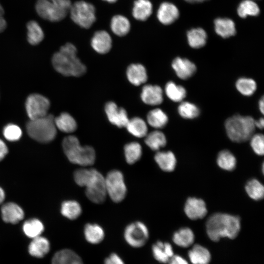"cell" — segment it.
I'll return each instance as SVG.
<instances>
[{
  "label": "cell",
  "instance_id": "6da1fadb",
  "mask_svg": "<svg viewBox=\"0 0 264 264\" xmlns=\"http://www.w3.org/2000/svg\"><path fill=\"white\" fill-rule=\"evenodd\" d=\"M206 230L212 241L218 242L222 238L234 239L241 230L240 218L226 213H214L207 220Z\"/></svg>",
  "mask_w": 264,
  "mask_h": 264
},
{
  "label": "cell",
  "instance_id": "7a4b0ae2",
  "mask_svg": "<svg viewBox=\"0 0 264 264\" xmlns=\"http://www.w3.org/2000/svg\"><path fill=\"white\" fill-rule=\"evenodd\" d=\"M77 49L74 45L67 43L62 46L52 58L54 69L66 76L79 77L87 70L86 66L77 56Z\"/></svg>",
  "mask_w": 264,
  "mask_h": 264
},
{
  "label": "cell",
  "instance_id": "3957f363",
  "mask_svg": "<svg viewBox=\"0 0 264 264\" xmlns=\"http://www.w3.org/2000/svg\"><path fill=\"white\" fill-rule=\"evenodd\" d=\"M64 153L71 163L82 166L92 165L96 159L94 149L90 146H82L74 135L65 137L62 142Z\"/></svg>",
  "mask_w": 264,
  "mask_h": 264
},
{
  "label": "cell",
  "instance_id": "277c9868",
  "mask_svg": "<svg viewBox=\"0 0 264 264\" xmlns=\"http://www.w3.org/2000/svg\"><path fill=\"white\" fill-rule=\"evenodd\" d=\"M225 127L227 136L231 141L243 142L250 139L254 134L255 120L251 116L236 114L226 119Z\"/></svg>",
  "mask_w": 264,
  "mask_h": 264
},
{
  "label": "cell",
  "instance_id": "5b68a950",
  "mask_svg": "<svg viewBox=\"0 0 264 264\" xmlns=\"http://www.w3.org/2000/svg\"><path fill=\"white\" fill-rule=\"evenodd\" d=\"M28 134L34 140L41 143H48L53 141L57 135V128L54 117L46 115L35 119H30L26 123Z\"/></svg>",
  "mask_w": 264,
  "mask_h": 264
},
{
  "label": "cell",
  "instance_id": "8992f818",
  "mask_svg": "<svg viewBox=\"0 0 264 264\" xmlns=\"http://www.w3.org/2000/svg\"><path fill=\"white\" fill-rule=\"evenodd\" d=\"M71 5L70 0H37L35 9L42 19L58 22L66 17Z\"/></svg>",
  "mask_w": 264,
  "mask_h": 264
},
{
  "label": "cell",
  "instance_id": "52a82bcc",
  "mask_svg": "<svg viewBox=\"0 0 264 264\" xmlns=\"http://www.w3.org/2000/svg\"><path fill=\"white\" fill-rule=\"evenodd\" d=\"M69 12L73 22L82 28H90L96 20L95 7L84 0L72 4Z\"/></svg>",
  "mask_w": 264,
  "mask_h": 264
},
{
  "label": "cell",
  "instance_id": "ba28073f",
  "mask_svg": "<svg viewBox=\"0 0 264 264\" xmlns=\"http://www.w3.org/2000/svg\"><path fill=\"white\" fill-rule=\"evenodd\" d=\"M105 182L107 195L113 201L119 202L125 198L127 189L121 171L111 170L105 177Z\"/></svg>",
  "mask_w": 264,
  "mask_h": 264
},
{
  "label": "cell",
  "instance_id": "9c48e42d",
  "mask_svg": "<svg viewBox=\"0 0 264 264\" xmlns=\"http://www.w3.org/2000/svg\"><path fill=\"white\" fill-rule=\"evenodd\" d=\"M85 187L86 195L91 202L100 204L105 200L107 194L105 177L97 170L92 169L91 177Z\"/></svg>",
  "mask_w": 264,
  "mask_h": 264
},
{
  "label": "cell",
  "instance_id": "30bf717a",
  "mask_svg": "<svg viewBox=\"0 0 264 264\" xmlns=\"http://www.w3.org/2000/svg\"><path fill=\"white\" fill-rule=\"evenodd\" d=\"M149 232L142 222L136 221L129 224L125 228L124 238L126 242L134 248L143 246L148 241Z\"/></svg>",
  "mask_w": 264,
  "mask_h": 264
},
{
  "label": "cell",
  "instance_id": "8fae6325",
  "mask_svg": "<svg viewBox=\"0 0 264 264\" xmlns=\"http://www.w3.org/2000/svg\"><path fill=\"white\" fill-rule=\"evenodd\" d=\"M50 106L49 100L45 96L38 93L29 95L25 102L26 111L30 119L46 115Z\"/></svg>",
  "mask_w": 264,
  "mask_h": 264
},
{
  "label": "cell",
  "instance_id": "7c38bea8",
  "mask_svg": "<svg viewBox=\"0 0 264 264\" xmlns=\"http://www.w3.org/2000/svg\"><path fill=\"white\" fill-rule=\"evenodd\" d=\"M105 110L111 124L119 128L126 127L129 119L124 108H118L114 102L110 101L106 104Z\"/></svg>",
  "mask_w": 264,
  "mask_h": 264
},
{
  "label": "cell",
  "instance_id": "4fadbf2b",
  "mask_svg": "<svg viewBox=\"0 0 264 264\" xmlns=\"http://www.w3.org/2000/svg\"><path fill=\"white\" fill-rule=\"evenodd\" d=\"M184 211L187 217L192 220L203 218L207 213L205 202L201 198H189L184 205Z\"/></svg>",
  "mask_w": 264,
  "mask_h": 264
},
{
  "label": "cell",
  "instance_id": "5bb4252c",
  "mask_svg": "<svg viewBox=\"0 0 264 264\" xmlns=\"http://www.w3.org/2000/svg\"><path fill=\"white\" fill-rule=\"evenodd\" d=\"M0 211L2 220L7 223H17L24 217V213L22 208L13 202H7L3 204Z\"/></svg>",
  "mask_w": 264,
  "mask_h": 264
},
{
  "label": "cell",
  "instance_id": "9a60e30c",
  "mask_svg": "<svg viewBox=\"0 0 264 264\" xmlns=\"http://www.w3.org/2000/svg\"><path fill=\"white\" fill-rule=\"evenodd\" d=\"M172 66L176 75L181 79L186 80L193 76L196 71V65L186 58L177 57L174 59Z\"/></svg>",
  "mask_w": 264,
  "mask_h": 264
},
{
  "label": "cell",
  "instance_id": "2e32d148",
  "mask_svg": "<svg viewBox=\"0 0 264 264\" xmlns=\"http://www.w3.org/2000/svg\"><path fill=\"white\" fill-rule=\"evenodd\" d=\"M179 12L177 7L171 2L162 3L157 11L158 21L164 25H169L174 22L179 17Z\"/></svg>",
  "mask_w": 264,
  "mask_h": 264
},
{
  "label": "cell",
  "instance_id": "e0dca14e",
  "mask_svg": "<svg viewBox=\"0 0 264 264\" xmlns=\"http://www.w3.org/2000/svg\"><path fill=\"white\" fill-rule=\"evenodd\" d=\"M141 98L146 104L158 105L163 102V91L159 86L147 85L142 88Z\"/></svg>",
  "mask_w": 264,
  "mask_h": 264
},
{
  "label": "cell",
  "instance_id": "ac0fdd59",
  "mask_svg": "<svg viewBox=\"0 0 264 264\" xmlns=\"http://www.w3.org/2000/svg\"><path fill=\"white\" fill-rule=\"evenodd\" d=\"M93 49L100 54H106L112 46V39L110 35L105 30L96 31L91 40Z\"/></svg>",
  "mask_w": 264,
  "mask_h": 264
},
{
  "label": "cell",
  "instance_id": "d6986e66",
  "mask_svg": "<svg viewBox=\"0 0 264 264\" xmlns=\"http://www.w3.org/2000/svg\"><path fill=\"white\" fill-rule=\"evenodd\" d=\"M154 258L158 262L166 264L174 256L172 245L167 242L158 241L152 247Z\"/></svg>",
  "mask_w": 264,
  "mask_h": 264
},
{
  "label": "cell",
  "instance_id": "ffe728a7",
  "mask_svg": "<svg viewBox=\"0 0 264 264\" xmlns=\"http://www.w3.org/2000/svg\"><path fill=\"white\" fill-rule=\"evenodd\" d=\"M214 23L216 33L223 38H229L236 33L235 24L231 19L218 18L215 20Z\"/></svg>",
  "mask_w": 264,
  "mask_h": 264
},
{
  "label": "cell",
  "instance_id": "44dd1931",
  "mask_svg": "<svg viewBox=\"0 0 264 264\" xmlns=\"http://www.w3.org/2000/svg\"><path fill=\"white\" fill-rule=\"evenodd\" d=\"M51 264H84L82 258L74 251L64 249L53 256Z\"/></svg>",
  "mask_w": 264,
  "mask_h": 264
},
{
  "label": "cell",
  "instance_id": "7402d4cb",
  "mask_svg": "<svg viewBox=\"0 0 264 264\" xmlns=\"http://www.w3.org/2000/svg\"><path fill=\"white\" fill-rule=\"evenodd\" d=\"M155 161L163 171H173L176 165V159L171 151H158L154 155Z\"/></svg>",
  "mask_w": 264,
  "mask_h": 264
},
{
  "label": "cell",
  "instance_id": "603a6c76",
  "mask_svg": "<svg viewBox=\"0 0 264 264\" xmlns=\"http://www.w3.org/2000/svg\"><path fill=\"white\" fill-rule=\"evenodd\" d=\"M126 74L129 82L134 86H139L147 80L146 69L141 64L130 65L127 68Z\"/></svg>",
  "mask_w": 264,
  "mask_h": 264
},
{
  "label": "cell",
  "instance_id": "cb8c5ba5",
  "mask_svg": "<svg viewBox=\"0 0 264 264\" xmlns=\"http://www.w3.org/2000/svg\"><path fill=\"white\" fill-rule=\"evenodd\" d=\"M50 243L45 237L39 236L33 239L28 246L29 254L33 257L41 258L49 251Z\"/></svg>",
  "mask_w": 264,
  "mask_h": 264
},
{
  "label": "cell",
  "instance_id": "d4e9b609",
  "mask_svg": "<svg viewBox=\"0 0 264 264\" xmlns=\"http://www.w3.org/2000/svg\"><path fill=\"white\" fill-rule=\"evenodd\" d=\"M188 255L192 264H209L211 259L208 249L198 244L189 251Z\"/></svg>",
  "mask_w": 264,
  "mask_h": 264
},
{
  "label": "cell",
  "instance_id": "484cf974",
  "mask_svg": "<svg viewBox=\"0 0 264 264\" xmlns=\"http://www.w3.org/2000/svg\"><path fill=\"white\" fill-rule=\"evenodd\" d=\"M84 234L86 241L92 244L100 243L105 237L103 228L97 223L86 224L84 229Z\"/></svg>",
  "mask_w": 264,
  "mask_h": 264
},
{
  "label": "cell",
  "instance_id": "4316f807",
  "mask_svg": "<svg viewBox=\"0 0 264 264\" xmlns=\"http://www.w3.org/2000/svg\"><path fill=\"white\" fill-rule=\"evenodd\" d=\"M153 12V6L149 0H136L132 11L133 17L138 21L147 20Z\"/></svg>",
  "mask_w": 264,
  "mask_h": 264
},
{
  "label": "cell",
  "instance_id": "83f0119b",
  "mask_svg": "<svg viewBox=\"0 0 264 264\" xmlns=\"http://www.w3.org/2000/svg\"><path fill=\"white\" fill-rule=\"evenodd\" d=\"M54 122L56 128L60 131L71 133L74 132L77 127L74 118L67 112H62L59 116L54 117Z\"/></svg>",
  "mask_w": 264,
  "mask_h": 264
},
{
  "label": "cell",
  "instance_id": "f1b7e54d",
  "mask_svg": "<svg viewBox=\"0 0 264 264\" xmlns=\"http://www.w3.org/2000/svg\"><path fill=\"white\" fill-rule=\"evenodd\" d=\"M172 239L173 242L177 246L186 248L193 243L195 235L190 228L183 227L174 233Z\"/></svg>",
  "mask_w": 264,
  "mask_h": 264
},
{
  "label": "cell",
  "instance_id": "f546056e",
  "mask_svg": "<svg viewBox=\"0 0 264 264\" xmlns=\"http://www.w3.org/2000/svg\"><path fill=\"white\" fill-rule=\"evenodd\" d=\"M207 38L206 31L201 28H192L187 33L188 44L194 48H199L204 46Z\"/></svg>",
  "mask_w": 264,
  "mask_h": 264
},
{
  "label": "cell",
  "instance_id": "4dcf8cb0",
  "mask_svg": "<svg viewBox=\"0 0 264 264\" xmlns=\"http://www.w3.org/2000/svg\"><path fill=\"white\" fill-rule=\"evenodd\" d=\"M26 28L27 39L30 44L37 45L44 40V34L38 22L34 20L29 21L26 24Z\"/></svg>",
  "mask_w": 264,
  "mask_h": 264
},
{
  "label": "cell",
  "instance_id": "1f68e13d",
  "mask_svg": "<svg viewBox=\"0 0 264 264\" xmlns=\"http://www.w3.org/2000/svg\"><path fill=\"white\" fill-rule=\"evenodd\" d=\"M82 212L80 204L74 200H65L61 206V213L66 218L74 220L79 217Z\"/></svg>",
  "mask_w": 264,
  "mask_h": 264
},
{
  "label": "cell",
  "instance_id": "d6a6232c",
  "mask_svg": "<svg viewBox=\"0 0 264 264\" xmlns=\"http://www.w3.org/2000/svg\"><path fill=\"white\" fill-rule=\"evenodd\" d=\"M110 28L114 34L118 36H124L130 31L131 24L129 20L122 15H115L112 17Z\"/></svg>",
  "mask_w": 264,
  "mask_h": 264
},
{
  "label": "cell",
  "instance_id": "836d02e7",
  "mask_svg": "<svg viewBox=\"0 0 264 264\" xmlns=\"http://www.w3.org/2000/svg\"><path fill=\"white\" fill-rule=\"evenodd\" d=\"M126 127L131 134L136 137H143L147 134L148 127L146 122L138 117L129 119Z\"/></svg>",
  "mask_w": 264,
  "mask_h": 264
},
{
  "label": "cell",
  "instance_id": "e575fe53",
  "mask_svg": "<svg viewBox=\"0 0 264 264\" xmlns=\"http://www.w3.org/2000/svg\"><path fill=\"white\" fill-rule=\"evenodd\" d=\"M124 152L127 163L132 165L138 161L141 157L142 148L139 143L131 142L125 145Z\"/></svg>",
  "mask_w": 264,
  "mask_h": 264
},
{
  "label": "cell",
  "instance_id": "d590c367",
  "mask_svg": "<svg viewBox=\"0 0 264 264\" xmlns=\"http://www.w3.org/2000/svg\"><path fill=\"white\" fill-rule=\"evenodd\" d=\"M145 142L152 150L158 151L167 143L165 134L161 131H154L145 136Z\"/></svg>",
  "mask_w": 264,
  "mask_h": 264
},
{
  "label": "cell",
  "instance_id": "8d00e7d4",
  "mask_svg": "<svg viewBox=\"0 0 264 264\" xmlns=\"http://www.w3.org/2000/svg\"><path fill=\"white\" fill-rule=\"evenodd\" d=\"M22 230L26 236L33 239L41 236L44 230V226L40 220L36 218H32L26 220L23 223Z\"/></svg>",
  "mask_w": 264,
  "mask_h": 264
},
{
  "label": "cell",
  "instance_id": "74e56055",
  "mask_svg": "<svg viewBox=\"0 0 264 264\" xmlns=\"http://www.w3.org/2000/svg\"><path fill=\"white\" fill-rule=\"evenodd\" d=\"M147 120L151 126L156 129H160L166 126L168 121V118L162 110L157 108L148 112Z\"/></svg>",
  "mask_w": 264,
  "mask_h": 264
},
{
  "label": "cell",
  "instance_id": "f35d334b",
  "mask_svg": "<svg viewBox=\"0 0 264 264\" xmlns=\"http://www.w3.org/2000/svg\"><path fill=\"white\" fill-rule=\"evenodd\" d=\"M217 162L221 169L231 171L236 168L237 160L231 152L228 150H224L218 154Z\"/></svg>",
  "mask_w": 264,
  "mask_h": 264
},
{
  "label": "cell",
  "instance_id": "ab89813d",
  "mask_svg": "<svg viewBox=\"0 0 264 264\" xmlns=\"http://www.w3.org/2000/svg\"><path fill=\"white\" fill-rule=\"evenodd\" d=\"M165 91L167 97L175 102L182 101L186 96L185 88L172 81L166 84Z\"/></svg>",
  "mask_w": 264,
  "mask_h": 264
},
{
  "label": "cell",
  "instance_id": "60d3db41",
  "mask_svg": "<svg viewBox=\"0 0 264 264\" xmlns=\"http://www.w3.org/2000/svg\"><path fill=\"white\" fill-rule=\"evenodd\" d=\"M245 190L248 196L253 200H260L264 198V186L257 179L249 180L245 185Z\"/></svg>",
  "mask_w": 264,
  "mask_h": 264
},
{
  "label": "cell",
  "instance_id": "b9f144b4",
  "mask_svg": "<svg viewBox=\"0 0 264 264\" xmlns=\"http://www.w3.org/2000/svg\"><path fill=\"white\" fill-rule=\"evenodd\" d=\"M260 12L259 7L252 0H242L237 8V13L242 18H245L248 16H257Z\"/></svg>",
  "mask_w": 264,
  "mask_h": 264
},
{
  "label": "cell",
  "instance_id": "7bdbcfd3",
  "mask_svg": "<svg viewBox=\"0 0 264 264\" xmlns=\"http://www.w3.org/2000/svg\"><path fill=\"white\" fill-rule=\"evenodd\" d=\"M236 87L242 94L248 96L255 92L257 88V84L252 79L242 77L237 81Z\"/></svg>",
  "mask_w": 264,
  "mask_h": 264
},
{
  "label": "cell",
  "instance_id": "ee69618b",
  "mask_svg": "<svg viewBox=\"0 0 264 264\" xmlns=\"http://www.w3.org/2000/svg\"><path fill=\"white\" fill-rule=\"evenodd\" d=\"M178 112L182 117L185 119H194L200 113L199 110L196 105L187 101L181 102L179 104Z\"/></svg>",
  "mask_w": 264,
  "mask_h": 264
},
{
  "label": "cell",
  "instance_id": "f6af8a7d",
  "mask_svg": "<svg viewBox=\"0 0 264 264\" xmlns=\"http://www.w3.org/2000/svg\"><path fill=\"white\" fill-rule=\"evenodd\" d=\"M3 135L8 141L14 142L19 140L22 136V131L18 125L14 124L6 125L3 129Z\"/></svg>",
  "mask_w": 264,
  "mask_h": 264
},
{
  "label": "cell",
  "instance_id": "bcb514c9",
  "mask_svg": "<svg viewBox=\"0 0 264 264\" xmlns=\"http://www.w3.org/2000/svg\"><path fill=\"white\" fill-rule=\"evenodd\" d=\"M92 173V169L80 168L74 173V179L80 186L85 187Z\"/></svg>",
  "mask_w": 264,
  "mask_h": 264
},
{
  "label": "cell",
  "instance_id": "7dc6e473",
  "mask_svg": "<svg viewBox=\"0 0 264 264\" xmlns=\"http://www.w3.org/2000/svg\"><path fill=\"white\" fill-rule=\"evenodd\" d=\"M250 145L254 152L258 155L264 153V137L261 133L254 134L250 138Z\"/></svg>",
  "mask_w": 264,
  "mask_h": 264
},
{
  "label": "cell",
  "instance_id": "c3c4849f",
  "mask_svg": "<svg viewBox=\"0 0 264 264\" xmlns=\"http://www.w3.org/2000/svg\"><path fill=\"white\" fill-rule=\"evenodd\" d=\"M104 264H125V263L117 254L112 253L105 259Z\"/></svg>",
  "mask_w": 264,
  "mask_h": 264
},
{
  "label": "cell",
  "instance_id": "681fc988",
  "mask_svg": "<svg viewBox=\"0 0 264 264\" xmlns=\"http://www.w3.org/2000/svg\"><path fill=\"white\" fill-rule=\"evenodd\" d=\"M169 264H189L183 257L178 255H174L168 262Z\"/></svg>",
  "mask_w": 264,
  "mask_h": 264
},
{
  "label": "cell",
  "instance_id": "f907efd6",
  "mask_svg": "<svg viewBox=\"0 0 264 264\" xmlns=\"http://www.w3.org/2000/svg\"><path fill=\"white\" fill-rule=\"evenodd\" d=\"M4 11L2 5L0 3V33L3 32L7 27V22L3 15Z\"/></svg>",
  "mask_w": 264,
  "mask_h": 264
},
{
  "label": "cell",
  "instance_id": "816d5d0a",
  "mask_svg": "<svg viewBox=\"0 0 264 264\" xmlns=\"http://www.w3.org/2000/svg\"><path fill=\"white\" fill-rule=\"evenodd\" d=\"M8 153V147L5 143L0 139V161H1Z\"/></svg>",
  "mask_w": 264,
  "mask_h": 264
},
{
  "label": "cell",
  "instance_id": "f5cc1de1",
  "mask_svg": "<svg viewBox=\"0 0 264 264\" xmlns=\"http://www.w3.org/2000/svg\"><path fill=\"white\" fill-rule=\"evenodd\" d=\"M255 127H257L260 129H263L264 126V120L263 118H260L257 120H255Z\"/></svg>",
  "mask_w": 264,
  "mask_h": 264
},
{
  "label": "cell",
  "instance_id": "db71d44e",
  "mask_svg": "<svg viewBox=\"0 0 264 264\" xmlns=\"http://www.w3.org/2000/svg\"><path fill=\"white\" fill-rule=\"evenodd\" d=\"M259 108L262 114L264 112V98L263 96L259 102Z\"/></svg>",
  "mask_w": 264,
  "mask_h": 264
},
{
  "label": "cell",
  "instance_id": "11a10c76",
  "mask_svg": "<svg viewBox=\"0 0 264 264\" xmlns=\"http://www.w3.org/2000/svg\"><path fill=\"white\" fill-rule=\"evenodd\" d=\"M5 194L3 189L0 187V204H1L5 199Z\"/></svg>",
  "mask_w": 264,
  "mask_h": 264
},
{
  "label": "cell",
  "instance_id": "9f6ffc18",
  "mask_svg": "<svg viewBox=\"0 0 264 264\" xmlns=\"http://www.w3.org/2000/svg\"><path fill=\"white\" fill-rule=\"evenodd\" d=\"M186 1L189 3H198L202 2L208 0H185Z\"/></svg>",
  "mask_w": 264,
  "mask_h": 264
},
{
  "label": "cell",
  "instance_id": "6f0895ef",
  "mask_svg": "<svg viewBox=\"0 0 264 264\" xmlns=\"http://www.w3.org/2000/svg\"><path fill=\"white\" fill-rule=\"evenodd\" d=\"M106 1H107L110 3H114L116 2L117 0H103Z\"/></svg>",
  "mask_w": 264,
  "mask_h": 264
}]
</instances>
